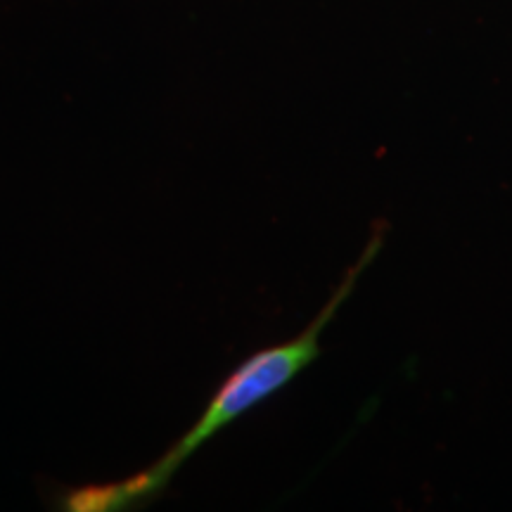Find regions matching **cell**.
<instances>
[{
  "label": "cell",
  "instance_id": "obj_1",
  "mask_svg": "<svg viewBox=\"0 0 512 512\" xmlns=\"http://www.w3.org/2000/svg\"><path fill=\"white\" fill-rule=\"evenodd\" d=\"M384 238H387V226H384V221L375 223L373 235H370L356 264L342 275L339 285L332 290L328 302L313 316L311 323L299 335L285 339V342L271 344V347L256 349L245 361H240L233 368V373L223 377L216 392L211 394L200 418L192 422L190 430L166 448L155 463L147 465L136 475L119 479V482L86 484L67 489L60 498V508L72 512H117L140 508V505L152 503L157 496H162L171 479L176 477V472L207 441L233 425L235 420H240L242 415L252 411L259 403L268 401L280 389H285L294 377L302 375L316 361L320 351H323L320 349V337L328 330L339 309L347 304L366 268L382 252Z\"/></svg>",
  "mask_w": 512,
  "mask_h": 512
}]
</instances>
